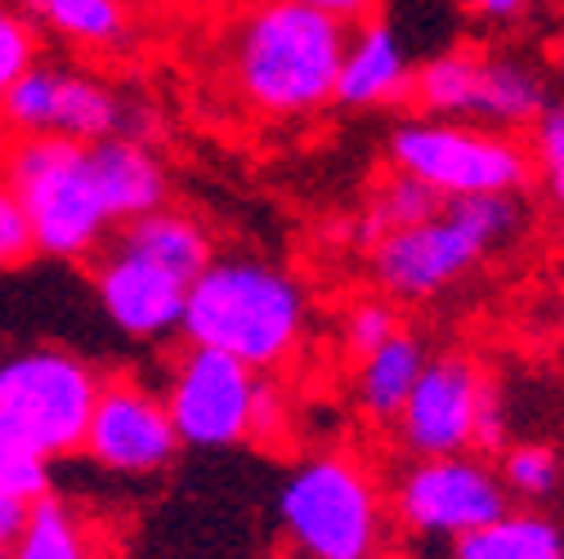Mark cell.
Here are the masks:
<instances>
[{
  "instance_id": "cell-24",
  "label": "cell",
  "mask_w": 564,
  "mask_h": 559,
  "mask_svg": "<svg viewBox=\"0 0 564 559\" xmlns=\"http://www.w3.org/2000/svg\"><path fill=\"white\" fill-rule=\"evenodd\" d=\"M529 166L551 201V211L564 220V103H551L533 125Z\"/></svg>"
},
{
  "instance_id": "cell-14",
  "label": "cell",
  "mask_w": 564,
  "mask_h": 559,
  "mask_svg": "<svg viewBox=\"0 0 564 559\" xmlns=\"http://www.w3.org/2000/svg\"><path fill=\"white\" fill-rule=\"evenodd\" d=\"M95 296L104 318L130 340H166L180 331L188 283L162 264L108 242L95 264Z\"/></svg>"
},
{
  "instance_id": "cell-29",
  "label": "cell",
  "mask_w": 564,
  "mask_h": 559,
  "mask_svg": "<svg viewBox=\"0 0 564 559\" xmlns=\"http://www.w3.org/2000/svg\"><path fill=\"white\" fill-rule=\"evenodd\" d=\"M507 398L498 390V381L484 385L479 398V416H475V452H502L507 448Z\"/></svg>"
},
{
  "instance_id": "cell-12",
  "label": "cell",
  "mask_w": 564,
  "mask_h": 559,
  "mask_svg": "<svg viewBox=\"0 0 564 559\" xmlns=\"http://www.w3.org/2000/svg\"><path fill=\"white\" fill-rule=\"evenodd\" d=\"M82 452L112 474L166 470L180 452V435L171 426L162 390L134 381V376H104Z\"/></svg>"
},
{
  "instance_id": "cell-2",
  "label": "cell",
  "mask_w": 564,
  "mask_h": 559,
  "mask_svg": "<svg viewBox=\"0 0 564 559\" xmlns=\"http://www.w3.org/2000/svg\"><path fill=\"white\" fill-rule=\"evenodd\" d=\"M180 331L197 349H216L256 376H273L301 354L310 300L282 264L260 255H216L188 283Z\"/></svg>"
},
{
  "instance_id": "cell-23",
  "label": "cell",
  "mask_w": 564,
  "mask_h": 559,
  "mask_svg": "<svg viewBox=\"0 0 564 559\" xmlns=\"http://www.w3.org/2000/svg\"><path fill=\"white\" fill-rule=\"evenodd\" d=\"M498 483H502L507 497H516L524 506L546 502L560 487V457H555V448H546V443H507L502 461H498Z\"/></svg>"
},
{
  "instance_id": "cell-8",
  "label": "cell",
  "mask_w": 564,
  "mask_h": 559,
  "mask_svg": "<svg viewBox=\"0 0 564 559\" xmlns=\"http://www.w3.org/2000/svg\"><path fill=\"white\" fill-rule=\"evenodd\" d=\"M408 99L421 108V117L484 125L502 134L533 130L538 117L551 108L538 67L511 54H479V50H444L426 58L412 73Z\"/></svg>"
},
{
  "instance_id": "cell-22",
  "label": "cell",
  "mask_w": 564,
  "mask_h": 559,
  "mask_svg": "<svg viewBox=\"0 0 564 559\" xmlns=\"http://www.w3.org/2000/svg\"><path fill=\"white\" fill-rule=\"evenodd\" d=\"M435 211H440V197H435L431 188H421L416 179L390 171V175L368 193L364 211H359V220H355V238H359L364 246H377L386 233H399V229H408V224H421V220L435 216Z\"/></svg>"
},
{
  "instance_id": "cell-19",
  "label": "cell",
  "mask_w": 564,
  "mask_h": 559,
  "mask_svg": "<svg viewBox=\"0 0 564 559\" xmlns=\"http://www.w3.org/2000/svg\"><path fill=\"white\" fill-rule=\"evenodd\" d=\"M32 28L77 45L86 54H108L130 41L126 0H19Z\"/></svg>"
},
{
  "instance_id": "cell-1",
  "label": "cell",
  "mask_w": 564,
  "mask_h": 559,
  "mask_svg": "<svg viewBox=\"0 0 564 559\" xmlns=\"http://www.w3.org/2000/svg\"><path fill=\"white\" fill-rule=\"evenodd\" d=\"M340 23L296 0H242L234 6L220 63L234 99L264 121H301L336 99L345 50Z\"/></svg>"
},
{
  "instance_id": "cell-34",
  "label": "cell",
  "mask_w": 564,
  "mask_h": 559,
  "mask_svg": "<svg viewBox=\"0 0 564 559\" xmlns=\"http://www.w3.org/2000/svg\"><path fill=\"white\" fill-rule=\"evenodd\" d=\"M560 322H564V300H560Z\"/></svg>"
},
{
  "instance_id": "cell-3",
  "label": "cell",
  "mask_w": 564,
  "mask_h": 559,
  "mask_svg": "<svg viewBox=\"0 0 564 559\" xmlns=\"http://www.w3.org/2000/svg\"><path fill=\"white\" fill-rule=\"evenodd\" d=\"M524 233L520 197H462L440 201V211L421 224L386 233L368 246V273L390 305L435 300L466 283L498 251Z\"/></svg>"
},
{
  "instance_id": "cell-5",
  "label": "cell",
  "mask_w": 564,
  "mask_h": 559,
  "mask_svg": "<svg viewBox=\"0 0 564 559\" xmlns=\"http://www.w3.org/2000/svg\"><path fill=\"white\" fill-rule=\"evenodd\" d=\"M278 524L305 559H372L386 533L381 483L359 457L318 452L282 483Z\"/></svg>"
},
{
  "instance_id": "cell-7",
  "label": "cell",
  "mask_w": 564,
  "mask_h": 559,
  "mask_svg": "<svg viewBox=\"0 0 564 559\" xmlns=\"http://www.w3.org/2000/svg\"><path fill=\"white\" fill-rule=\"evenodd\" d=\"M390 171L431 188L440 201L520 197L533 179L529 144L516 134L435 117H412L390 130Z\"/></svg>"
},
{
  "instance_id": "cell-27",
  "label": "cell",
  "mask_w": 564,
  "mask_h": 559,
  "mask_svg": "<svg viewBox=\"0 0 564 559\" xmlns=\"http://www.w3.org/2000/svg\"><path fill=\"white\" fill-rule=\"evenodd\" d=\"M0 493H14V497H28V502H41L50 493V465L28 457L6 435H0Z\"/></svg>"
},
{
  "instance_id": "cell-15",
  "label": "cell",
  "mask_w": 564,
  "mask_h": 559,
  "mask_svg": "<svg viewBox=\"0 0 564 559\" xmlns=\"http://www.w3.org/2000/svg\"><path fill=\"white\" fill-rule=\"evenodd\" d=\"M412 58L408 41L394 23L368 19L345 32L340 73H336V99L345 108H390L412 95Z\"/></svg>"
},
{
  "instance_id": "cell-10",
  "label": "cell",
  "mask_w": 564,
  "mask_h": 559,
  "mask_svg": "<svg viewBox=\"0 0 564 559\" xmlns=\"http://www.w3.org/2000/svg\"><path fill=\"white\" fill-rule=\"evenodd\" d=\"M260 381L264 376L216 354V349L184 344V354L171 363V376L162 390L180 448L225 452V448L251 443Z\"/></svg>"
},
{
  "instance_id": "cell-25",
  "label": "cell",
  "mask_w": 564,
  "mask_h": 559,
  "mask_svg": "<svg viewBox=\"0 0 564 559\" xmlns=\"http://www.w3.org/2000/svg\"><path fill=\"white\" fill-rule=\"evenodd\" d=\"M36 28L14 0H0V99L36 67Z\"/></svg>"
},
{
  "instance_id": "cell-6",
  "label": "cell",
  "mask_w": 564,
  "mask_h": 559,
  "mask_svg": "<svg viewBox=\"0 0 564 559\" xmlns=\"http://www.w3.org/2000/svg\"><path fill=\"white\" fill-rule=\"evenodd\" d=\"M104 376L58 344H32L0 363V435L36 461L82 452Z\"/></svg>"
},
{
  "instance_id": "cell-13",
  "label": "cell",
  "mask_w": 564,
  "mask_h": 559,
  "mask_svg": "<svg viewBox=\"0 0 564 559\" xmlns=\"http://www.w3.org/2000/svg\"><path fill=\"white\" fill-rule=\"evenodd\" d=\"M488 381L492 376L466 354H431L394 421L403 452L408 457L475 452V416Z\"/></svg>"
},
{
  "instance_id": "cell-20",
  "label": "cell",
  "mask_w": 564,
  "mask_h": 559,
  "mask_svg": "<svg viewBox=\"0 0 564 559\" xmlns=\"http://www.w3.org/2000/svg\"><path fill=\"white\" fill-rule=\"evenodd\" d=\"M448 559H564V528L533 506H507L492 524L448 541Z\"/></svg>"
},
{
  "instance_id": "cell-17",
  "label": "cell",
  "mask_w": 564,
  "mask_h": 559,
  "mask_svg": "<svg viewBox=\"0 0 564 559\" xmlns=\"http://www.w3.org/2000/svg\"><path fill=\"white\" fill-rule=\"evenodd\" d=\"M426 359H431L426 340H421L416 331H408V327H399L381 349L364 354L359 368H355V403L364 412V421L394 426L416 376H421V368H426Z\"/></svg>"
},
{
  "instance_id": "cell-4",
  "label": "cell",
  "mask_w": 564,
  "mask_h": 559,
  "mask_svg": "<svg viewBox=\"0 0 564 559\" xmlns=\"http://www.w3.org/2000/svg\"><path fill=\"white\" fill-rule=\"evenodd\" d=\"M0 179L10 184L28 220L32 251L54 260H90L112 242L117 224L104 206L86 144L54 134H6Z\"/></svg>"
},
{
  "instance_id": "cell-9",
  "label": "cell",
  "mask_w": 564,
  "mask_h": 559,
  "mask_svg": "<svg viewBox=\"0 0 564 559\" xmlns=\"http://www.w3.org/2000/svg\"><path fill=\"white\" fill-rule=\"evenodd\" d=\"M511 506L502 493L498 470L475 452L457 457H412L394 487H390V515L403 533L426 541H457L484 524H492Z\"/></svg>"
},
{
  "instance_id": "cell-26",
  "label": "cell",
  "mask_w": 564,
  "mask_h": 559,
  "mask_svg": "<svg viewBox=\"0 0 564 559\" xmlns=\"http://www.w3.org/2000/svg\"><path fill=\"white\" fill-rule=\"evenodd\" d=\"M403 327V318H399V305H390L386 296H368V300H359L355 309L345 314V327H340V340H345V349L355 359H364V354H372V349H381L394 331Z\"/></svg>"
},
{
  "instance_id": "cell-11",
  "label": "cell",
  "mask_w": 564,
  "mask_h": 559,
  "mask_svg": "<svg viewBox=\"0 0 564 559\" xmlns=\"http://www.w3.org/2000/svg\"><path fill=\"white\" fill-rule=\"evenodd\" d=\"M0 125L6 134H54L73 144H99V139L134 130V108L95 73L63 63H36L32 73L0 99Z\"/></svg>"
},
{
  "instance_id": "cell-21",
  "label": "cell",
  "mask_w": 564,
  "mask_h": 559,
  "mask_svg": "<svg viewBox=\"0 0 564 559\" xmlns=\"http://www.w3.org/2000/svg\"><path fill=\"white\" fill-rule=\"evenodd\" d=\"M10 559H104V546L90 515H82L73 502L45 493L41 502H32L28 528L10 550Z\"/></svg>"
},
{
  "instance_id": "cell-32",
  "label": "cell",
  "mask_w": 564,
  "mask_h": 559,
  "mask_svg": "<svg viewBox=\"0 0 564 559\" xmlns=\"http://www.w3.org/2000/svg\"><path fill=\"white\" fill-rule=\"evenodd\" d=\"M466 10H470L479 23L511 28V23H520V19L533 10V0H466Z\"/></svg>"
},
{
  "instance_id": "cell-28",
  "label": "cell",
  "mask_w": 564,
  "mask_h": 559,
  "mask_svg": "<svg viewBox=\"0 0 564 559\" xmlns=\"http://www.w3.org/2000/svg\"><path fill=\"white\" fill-rule=\"evenodd\" d=\"M32 255V238H28V220L19 211V201L10 193V184L0 179V273L19 268Z\"/></svg>"
},
{
  "instance_id": "cell-16",
  "label": "cell",
  "mask_w": 564,
  "mask_h": 559,
  "mask_svg": "<svg viewBox=\"0 0 564 559\" xmlns=\"http://www.w3.org/2000/svg\"><path fill=\"white\" fill-rule=\"evenodd\" d=\"M86 153L117 229L166 206V171L144 139L112 134V139H99V144H86Z\"/></svg>"
},
{
  "instance_id": "cell-33",
  "label": "cell",
  "mask_w": 564,
  "mask_h": 559,
  "mask_svg": "<svg viewBox=\"0 0 564 559\" xmlns=\"http://www.w3.org/2000/svg\"><path fill=\"white\" fill-rule=\"evenodd\" d=\"M180 6H188V10H234V6H242V0H180Z\"/></svg>"
},
{
  "instance_id": "cell-35",
  "label": "cell",
  "mask_w": 564,
  "mask_h": 559,
  "mask_svg": "<svg viewBox=\"0 0 564 559\" xmlns=\"http://www.w3.org/2000/svg\"><path fill=\"white\" fill-rule=\"evenodd\" d=\"M560 6H564V0H560Z\"/></svg>"
},
{
  "instance_id": "cell-31",
  "label": "cell",
  "mask_w": 564,
  "mask_h": 559,
  "mask_svg": "<svg viewBox=\"0 0 564 559\" xmlns=\"http://www.w3.org/2000/svg\"><path fill=\"white\" fill-rule=\"evenodd\" d=\"M28 515H32V502L28 497L0 493V559H10V550L19 546V537L28 528Z\"/></svg>"
},
{
  "instance_id": "cell-30",
  "label": "cell",
  "mask_w": 564,
  "mask_h": 559,
  "mask_svg": "<svg viewBox=\"0 0 564 559\" xmlns=\"http://www.w3.org/2000/svg\"><path fill=\"white\" fill-rule=\"evenodd\" d=\"M296 6H305V10H314V14H327V19L340 23V28H355V23L377 19L381 0H296Z\"/></svg>"
},
{
  "instance_id": "cell-18",
  "label": "cell",
  "mask_w": 564,
  "mask_h": 559,
  "mask_svg": "<svg viewBox=\"0 0 564 559\" xmlns=\"http://www.w3.org/2000/svg\"><path fill=\"white\" fill-rule=\"evenodd\" d=\"M112 242H121L126 251L162 264L166 273L184 277V283H193V277H197L210 260H216V246H210L206 224H202L197 216H188V211H175V206H158V211L121 224V229L112 233Z\"/></svg>"
}]
</instances>
